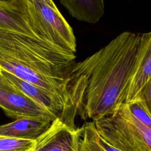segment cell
Segmentation results:
<instances>
[{"mask_svg":"<svg viewBox=\"0 0 151 151\" xmlns=\"http://www.w3.org/2000/svg\"><path fill=\"white\" fill-rule=\"evenodd\" d=\"M141 34L124 31L93 55L70 67L67 100L60 120L73 130L75 120L93 122L113 114L124 103Z\"/></svg>","mask_w":151,"mask_h":151,"instance_id":"cell-1","label":"cell"},{"mask_svg":"<svg viewBox=\"0 0 151 151\" xmlns=\"http://www.w3.org/2000/svg\"><path fill=\"white\" fill-rule=\"evenodd\" d=\"M75 58L38 38L0 29V68L49 93L64 107L66 78Z\"/></svg>","mask_w":151,"mask_h":151,"instance_id":"cell-2","label":"cell"},{"mask_svg":"<svg viewBox=\"0 0 151 151\" xmlns=\"http://www.w3.org/2000/svg\"><path fill=\"white\" fill-rule=\"evenodd\" d=\"M100 136L121 151H151V129L123 103L111 115L94 122Z\"/></svg>","mask_w":151,"mask_h":151,"instance_id":"cell-3","label":"cell"},{"mask_svg":"<svg viewBox=\"0 0 151 151\" xmlns=\"http://www.w3.org/2000/svg\"><path fill=\"white\" fill-rule=\"evenodd\" d=\"M28 9L48 41L57 47L75 54L76 40L72 28L51 0H27Z\"/></svg>","mask_w":151,"mask_h":151,"instance_id":"cell-4","label":"cell"},{"mask_svg":"<svg viewBox=\"0 0 151 151\" xmlns=\"http://www.w3.org/2000/svg\"><path fill=\"white\" fill-rule=\"evenodd\" d=\"M0 108L8 117L15 120L31 117L53 122L57 119L12 85L2 75L0 79Z\"/></svg>","mask_w":151,"mask_h":151,"instance_id":"cell-5","label":"cell"},{"mask_svg":"<svg viewBox=\"0 0 151 151\" xmlns=\"http://www.w3.org/2000/svg\"><path fill=\"white\" fill-rule=\"evenodd\" d=\"M0 29L29 35L50 42L31 15L27 0L0 1Z\"/></svg>","mask_w":151,"mask_h":151,"instance_id":"cell-6","label":"cell"},{"mask_svg":"<svg viewBox=\"0 0 151 151\" xmlns=\"http://www.w3.org/2000/svg\"><path fill=\"white\" fill-rule=\"evenodd\" d=\"M151 77V31L141 34L133 67L126 88L124 103L135 99Z\"/></svg>","mask_w":151,"mask_h":151,"instance_id":"cell-7","label":"cell"},{"mask_svg":"<svg viewBox=\"0 0 151 151\" xmlns=\"http://www.w3.org/2000/svg\"><path fill=\"white\" fill-rule=\"evenodd\" d=\"M35 141V151H79L80 132L57 118Z\"/></svg>","mask_w":151,"mask_h":151,"instance_id":"cell-8","label":"cell"},{"mask_svg":"<svg viewBox=\"0 0 151 151\" xmlns=\"http://www.w3.org/2000/svg\"><path fill=\"white\" fill-rule=\"evenodd\" d=\"M0 73L12 85L33 101L45 109L57 118L60 117L64 106L51 94L1 68Z\"/></svg>","mask_w":151,"mask_h":151,"instance_id":"cell-9","label":"cell"},{"mask_svg":"<svg viewBox=\"0 0 151 151\" xmlns=\"http://www.w3.org/2000/svg\"><path fill=\"white\" fill-rule=\"evenodd\" d=\"M52 121L39 117H23L0 126V136L36 140L45 132Z\"/></svg>","mask_w":151,"mask_h":151,"instance_id":"cell-10","label":"cell"},{"mask_svg":"<svg viewBox=\"0 0 151 151\" xmlns=\"http://www.w3.org/2000/svg\"><path fill=\"white\" fill-rule=\"evenodd\" d=\"M60 3L73 18L90 24L97 23L104 14L103 0H61Z\"/></svg>","mask_w":151,"mask_h":151,"instance_id":"cell-11","label":"cell"},{"mask_svg":"<svg viewBox=\"0 0 151 151\" xmlns=\"http://www.w3.org/2000/svg\"><path fill=\"white\" fill-rule=\"evenodd\" d=\"M79 151H121L104 140L99 134L94 122H86L78 127Z\"/></svg>","mask_w":151,"mask_h":151,"instance_id":"cell-12","label":"cell"},{"mask_svg":"<svg viewBox=\"0 0 151 151\" xmlns=\"http://www.w3.org/2000/svg\"><path fill=\"white\" fill-rule=\"evenodd\" d=\"M35 140L15 137L0 138V151H29L34 148Z\"/></svg>","mask_w":151,"mask_h":151,"instance_id":"cell-13","label":"cell"},{"mask_svg":"<svg viewBox=\"0 0 151 151\" xmlns=\"http://www.w3.org/2000/svg\"><path fill=\"white\" fill-rule=\"evenodd\" d=\"M126 104L131 113L142 123L151 129V116L143 102L139 99H135L132 101Z\"/></svg>","mask_w":151,"mask_h":151,"instance_id":"cell-14","label":"cell"},{"mask_svg":"<svg viewBox=\"0 0 151 151\" xmlns=\"http://www.w3.org/2000/svg\"><path fill=\"white\" fill-rule=\"evenodd\" d=\"M135 99L141 100L151 116V77Z\"/></svg>","mask_w":151,"mask_h":151,"instance_id":"cell-15","label":"cell"},{"mask_svg":"<svg viewBox=\"0 0 151 151\" xmlns=\"http://www.w3.org/2000/svg\"><path fill=\"white\" fill-rule=\"evenodd\" d=\"M29 151H35V150H34V148H33L32 149H31V150H29Z\"/></svg>","mask_w":151,"mask_h":151,"instance_id":"cell-16","label":"cell"},{"mask_svg":"<svg viewBox=\"0 0 151 151\" xmlns=\"http://www.w3.org/2000/svg\"><path fill=\"white\" fill-rule=\"evenodd\" d=\"M1 77H2V75H1V73H0V79L1 78Z\"/></svg>","mask_w":151,"mask_h":151,"instance_id":"cell-17","label":"cell"},{"mask_svg":"<svg viewBox=\"0 0 151 151\" xmlns=\"http://www.w3.org/2000/svg\"><path fill=\"white\" fill-rule=\"evenodd\" d=\"M2 137H3V136H0V138H1Z\"/></svg>","mask_w":151,"mask_h":151,"instance_id":"cell-18","label":"cell"}]
</instances>
